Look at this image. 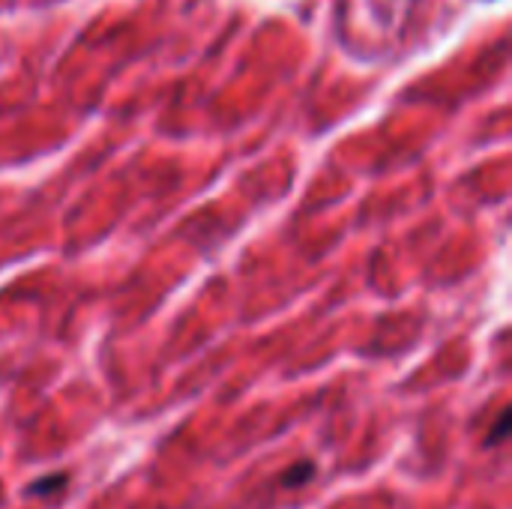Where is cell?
<instances>
[{
	"instance_id": "6da1fadb",
	"label": "cell",
	"mask_w": 512,
	"mask_h": 509,
	"mask_svg": "<svg viewBox=\"0 0 512 509\" xmlns=\"http://www.w3.org/2000/svg\"><path fill=\"white\" fill-rule=\"evenodd\" d=\"M312 474H315V465H312V462L294 465V468H288V471L282 474V486H285V489H291V486H303Z\"/></svg>"
},
{
	"instance_id": "7a4b0ae2",
	"label": "cell",
	"mask_w": 512,
	"mask_h": 509,
	"mask_svg": "<svg viewBox=\"0 0 512 509\" xmlns=\"http://www.w3.org/2000/svg\"><path fill=\"white\" fill-rule=\"evenodd\" d=\"M66 486V474H51V477H42L30 486V495H51V492H60Z\"/></svg>"
},
{
	"instance_id": "3957f363",
	"label": "cell",
	"mask_w": 512,
	"mask_h": 509,
	"mask_svg": "<svg viewBox=\"0 0 512 509\" xmlns=\"http://www.w3.org/2000/svg\"><path fill=\"white\" fill-rule=\"evenodd\" d=\"M507 432H510V411H504V414H501V420H498V426L489 432L492 438H486V444H492V447H495V444H501V441L507 438Z\"/></svg>"
}]
</instances>
